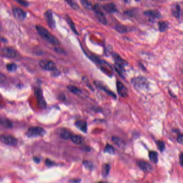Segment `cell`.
I'll return each instance as SVG.
<instances>
[{"instance_id": "obj_43", "label": "cell", "mask_w": 183, "mask_h": 183, "mask_svg": "<svg viewBox=\"0 0 183 183\" xmlns=\"http://www.w3.org/2000/svg\"><path fill=\"white\" fill-rule=\"evenodd\" d=\"M105 183V182H99V183Z\"/></svg>"}, {"instance_id": "obj_1", "label": "cell", "mask_w": 183, "mask_h": 183, "mask_svg": "<svg viewBox=\"0 0 183 183\" xmlns=\"http://www.w3.org/2000/svg\"><path fill=\"white\" fill-rule=\"evenodd\" d=\"M38 33L41 35V37L46 40L48 42L52 44V45H58L60 44V42L58 41L56 37H54L53 35L51 34L47 30V29H45L43 26L40 25H37L36 26Z\"/></svg>"}, {"instance_id": "obj_44", "label": "cell", "mask_w": 183, "mask_h": 183, "mask_svg": "<svg viewBox=\"0 0 183 183\" xmlns=\"http://www.w3.org/2000/svg\"><path fill=\"white\" fill-rule=\"evenodd\" d=\"M101 1H105V0H101Z\"/></svg>"}, {"instance_id": "obj_39", "label": "cell", "mask_w": 183, "mask_h": 183, "mask_svg": "<svg viewBox=\"0 0 183 183\" xmlns=\"http://www.w3.org/2000/svg\"><path fill=\"white\" fill-rule=\"evenodd\" d=\"M46 165H52L53 164V163L52 161H50L49 160H46Z\"/></svg>"}, {"instance_id": "obj_36", "label": "cell", "mask_w": 183, "mask_h": 183, "mask_svg": "<svg viewBox=\"0 0 183 183\" xmlns=\"http://www.w3.org/2000/svg\"><path fill=\"white\" fill-rule=\"evenodd\" d=\"M177 141L179 144L183 145V134H180L178 135L177 137Z\"/></svg>"}, {"instance_id": "obj_31", "label": "cell", "mask_w": 183, "mask_h": 183, "mask_svg": "<svg viewBox=\"0 0 183 183\" xmlns=\"http://www.w3.org/2000/svg\"><path fill=\"white\" fill-rule=\"evenodd\" d=\"M112 140L114 142V144H116L117 146L119 147L123 146L124 145V143L122 140L116 137H114L112 138Z\"/></svg>"}, {"instance_id": "obj_28", "label": "cell", "mask_w": 183, "mask_h": 183, "mask_svg": "<svg viewBox=\"0 0 183 183\" xmlns=\"http://www.w3.org/2000/svg\"><path fill=\"white\" fill-rule=\"evenodd\" d=\"M115 30L119 33L121 34L125 33L127 32V29L125 26H124L123 25H117L115 27Z\"/></svg>"}, {"instance_id": "obj_27", "label": "cell", "mask_w": 183, "mask_h": 183, "mask_svg": "<svg viewBox=\"0 0 183 183\" xmlns=\"http://www.w3.org/2000/svg\"><path fill=\"white\" fill-rule=\"evenodd\" d=\"M110 171V166L109 165L107 164H105L103 165L102 169V174L103 177H107Z\"/></svg>"}, {"instance_id": "obj_26", "label": "cell", "mask_w": 183, "mask_h": 183, "mask_svg": "<svg viewBox=\"0 0 183 183\" xmlns=\"http://www.w3.org/2000/svg\"><path fill=\"white\" fill-rule=\"evenodd\" d=\"M68 89L73 94H79L81 93V90L76 86L73 85H69L68 86Z\"/></svg>"}, {"instance_id": "obj_41", "label": "cell", "mask_w": 183, "mask_h": 183, "mask_svg": "<svg viewBox=\"0 0 183 183\" xmlns=\"http://www.w3.org/2000/svg\"><path fill=\"white\" fill-rule=\"evenodd\" d=\"M126 3H128L130 2V0H124Z\"/></svg>"}, {"instance_id": "obj_20", "label": "cell", "mask_w": 183, "mask_h": 183, "mask_svg": "<svg viewBox=\"0 0 183 183\" xmlns=\"http://www.w3.org/2000/svg\"><path fill=\"white\" fill-rule=\"evenodd\" d=\"M149 157L150 161L154 163V164H156L159 159H158V154H157V153L155 151H151L149 153Z\"/></svg>"}, {"instance_id": "obj_12", "label": "cell", "mask_w": 183, "mask_h": 183, "mask_svg": "<svg viewBox=\"0 0 183 183\" xmlns=\"http://www.w3.org/2000/svg\"><path fill=\"white\" fill-rule=\"evenodd\" d=\"M45 16H46V18L47 20V23L48 24V25L49 26L50 28H54L56 26V23H55V20L53 17L52 15V11L51 10L47 11L45 13Z\"/></svg>"}, {"instance_id": "obj_9", "label": "cell", "mask_w": 183, "mask_h": 183, "mask_svg": "<svg viewBox=\"0 0 183 183\" xmlns=\"http://www.w3.org/2000/svg\"><path fill=\"white\" fill-rule=\"evenodd\" d=\"M35 93L37 95L38 103L40 108L42 109H45L46 108V102L45 101V99L43 97L42 91L39 88H37L35 89Z\"/></svg>"}, {"instance_id": "obj_14", "label": "cell", "mask_w": 183, "mask_h": 183, "mask_svg": "<svg viewBox=\"0 0 183 183\" xmlns=\"http://www.w3.org/2000/svg\"><path fill=\"white\" fill-rule=\"evenodd\" d=\"M144 15L152 20L158 19L160 17V13L155 10L146 11L144 12Z\"/></svg>"}, {"instance_id": "obj_45", "label": "cell", "mask_w": 183, "mask_h": 183, "mask_svg": "<svg viewBox=\"0 0 183 183\" xmlns=\"http://www.w3.org/2000/svg\"><path fill=\"white\" fill-rule=\"evenodd\" d=\"M0 28H1V26H0Z\"/></svg>"}, {"instance_id": "obj_4", "label": "cell", "mask_w": 183, "mask_h": 183, "mask_svg": "<svg viewBox=\"0 0 183 183\" xmlns=\"http://www.w3.org/2000/svg\"><path fill=\"white\" fill-rule=\"evenodd\" d=\"M0 54L5 58H15L18 56V53L14 48L11 47H4L1 50Z\"/></svg>"}, {"instance_id": "obj_5", "label": "cell", "mask_w": 183, "mask_h": 183, "mask_svg": "<svg viewBox=\"0 0 183 183\" xmlns=\"http://www.w3.org/2000/svg\"><path fill=\"white\" fill-rule=\"evenodd\" d=\"M39 66L42 69L47 71H55L56 66L55 63L51 61L44 60L40 61Z\"/></svg>"}, {"instance_id": "obj_16", "label": "cell", "mask_w": 183, "mask_h": 183, "mask_svg": "<svg viewBox=\"0 0 183 183\" xmlns=\"http://www.w3.org/2000/svg\"><path fill=\"white\" fill-rule=\"evenodd\" d=\"M138 165L139 167L142 170L147 173H149L152 171L153 170L152 165L147 162L145 161H139L138 162Z\"/></svg>"}, {"instance_id": "obj_40", "label": "cell", "mask_w": 183, "mask_h": 183, "mask_svg": "<svg viewBox=\"0 0 183 183\" xmlns=\"http://www.w3.org/2000/svg\"><path fill=\"white\" fill-rule=\"evenodd\" d=\"M34 161H35V162H39L40 161V159L39 158H38V157H34Z\"/></svg>"}, {"instance_id": "obj_17", "label": "cell", "mask_w": 183, "mask_h": 183, "mask_svg": "<svg viewBox=\"0 0 183 183\" xmlns=\"http://www.w3.org/2000/svg\"><path fill=\"white\" fill-rule=\"evenodd\" d=\"M103 9L108 13H114L117 11L116 5L114 3H107L103 6Z\"/></svg>"}, {"instance_id": "obj_11", "label": "cell", "mask_w": 183, "mask_h": 183, "mask_svg": "<svg viewBox=\"0 0 183 183\" xmlns=\"http://www.w3.org/2000/svg\"><path fill=\"white\" fill-rule=\"evenodd\" d=\"M58 134L61 138L64 140L70 139L72 134L70 130L66 128H60L58 129Z\"/></svg>"}, {"instance_id": "obj_42", "label": "cell", "mask_w": 183, "mask_h": 183, "mask_svg": "<svg viewBox=\"0 0 183 183\" xmlns=\"http://www.w3.org/2000/svg\"><path fill=\"white\" fill-rule=\"evenodd\" d=\"M135 1H140L141 0H135Z\"/></svg>"}, {"instance_id": "obj_15", "label": "cell", "mask_w": 183, "mask_h": 183, "mask_svg": "<svg viewBox=\"0 0 183 183\" xmlns=\"http://www.w3.org/2000/svg\"><path fill=\"white\" fill-rule=\"evenodd\" d=\"M75 125L77 128L84 133L87 132V124L86 122L83 120H78L75 122Z\"/></svg>"}, {"instance_id": "obj_33", "label": "cell", "mask_w": 183, "mask_h": 183, "mask_svg": "<svg viewBox=\"0 0 183 183\" xmlns=\"http://www.w3.org/2000/svg\"><path fill=\"white\" fill-rule=\"evenodd\" d=\"M157 145L158 148H159V150H160L161 152H162V151H164V149H165V142H164L163 141H157Z\"/></svg>"}, {"instance_id": "obj_6", "label": "cell", "mask_w": 183, "mask_h": 183, "mask_svg": "<svg viewBox=\"0 0 183 183\" xmlns=\"http://www.w3.org/2000/svg\"><path fill=\"white\" fill-rule=\"evenodd\" d=\"M93 11H94V12L96 13L97 18L98 19L100 22H101V23L104 25L107 24V20L103 13H102L99 5L96 4V5H94Z\"/></svg>"}, {"instance_id": "obj_38", "label": "cell", "mask_w": 183, "mask_h": 183, "mask_svg": "<svg viewBox=\"0 0 183 183\" xmlns=\"http://www.w3.org/2000/svg\"><path fill=\"white\" fill-rule=\"evenodd\" d=\"M179 163L183 167V153H181L179 155Z\"/></svg>"}, {"instance_id": "obj_23", "label": "cell", "mask_w": 183, "mask_h": 183, "mask_svg": "<svg viewBox=\"0 0 183 183\" xmlns=\"http://www.w3.org/2000/svg\"><path fill=\"white\" fill-rule=\"evenodd\" d=\"M114 68H115L116 71L117 72V73L120 75L121 76H123V72H124V71L123 64L116 62L115 64V66H114Z\"/></svg>"}, {"instance_id": "obj_18", "label": "cell", "mask_w": 183, "mask_h": 183, "mask_svg": "<svg viewBox=\"0 0 183 183\" xmlns=\"http://www.w3.org/2000/svg\"><path fill=\"white\" fill-rule=\"evenodd\" d=\"M81 5L85 9L89 10H93L94 5L89 0H80Z\"/></svg>"}, {"instance_id": "obj_3", "label": "cell", "mask_w": 183, "mask_h": 183, "mask_svg": "<svg viewBox=\"0 0 183 183\" xmlns=\"http://www.w3.org/2000/svg\"><path fill=\"white\" fill-rule=\"evenodd\" d=\"M45 130L41 127L34 126L28 129L26 135L29 137H38L44 136L45 135Z\"/></svg>"}, {"instance_id": "obj_19", "label": "cell", "mask_w": 183, "mask_h": 183, "mask_svg": "<svg viewBox=\"0 0 183 183\" xmlns=\"http://www.w3.org/2000/svg\"><path fill=\"white\" fill-rule=\"evenodd\" d=\"M66 21H67V23H68L69 26L70 27L71 29L72 30V31L73 32V33H75V34H78V32L77 31V29H76V27H75V25L73 23L72 20L71 19L70 17L68 15H66Z\"/></svg>"}, {"instance_id": "obj_37", "label": "cell", "mask_w": 183, "mask_h": 183, "mask_svg": "<svg viewBox=\"0 0 183 183\" xmlns=\"http://www.w3.org/2000/svg\"><path fill=\"white\" fill-rule=\"evenodd\" d=\"M6 79H7L6 76L2 73H0V83L4 82L6 80Z\"/></svg>"}, {"instance_id": "obj_22", "label": "cell", "mask_w": 183, "mask_h": 183, "mask_svg": "<svg viewBox=\"0 0 183 183\" xmlns=\"http://www.w3.org/2000/svg\"><path fill=\"white\" fill-rule=\"evenodd\" d=\"M71 140L73 142L74 144L77 145H80L83 142V139L78 135H73L71 137Z\"/></svg>"}, {"instance_id": "obj_7", "label": "cell", "mask_w": 183, "mask_h": 183, "mask_svg": "<svg viewBox=\"0 0 183 183\" xmlns=\"http://www.w3.org/2000/svg\"><path fill=\"white\" fill-rule=\"evenodd\" d=\"M0 139L3 143L9 146H15L17 144V139L12 136L3 135Z\"/></svg>"}, {"instance_id": "obj_32", "label": "cell", "mask_w": 183, "mask_h": 183, "mask_svg": "<svg viewBox=\"0 0 183 183\" xmlns=\"http://www.w3.org/2000/svg\"><path fill=\"white\" fill-rule=\"evenodd\" d=\"M17 68V66L14 63H10V64H7V70L10 72H13V71H16Z\"/></svg>"}, {"instance_id": "obj_29", "label": "cell", "mask_w": 183, "mask_h": 183, "mask_svg": "<svg viewBox=\"0 0 183 183\" xmlns=\"http://www.w3.org/2000/svg\"><path fill=\"white\" fill-rule=\"evenodd\" d=\"M104 151L105 153H107L110 154H114L115 153V149L114 147L109 144H108L106 146Z\"/></svg>"}, {"instance_id": "obj_10", "label": "cell", "mask_w": 183, "mask_h": 183, "mask_svg": "<svg viewBox=\"0 0 183 183\" xmlns=\"http://www.w3.org/2000/svg\"><path fill=\"white\" fill-rule=\"evenodd\" d=\"M13 16L18 20L22 21L25 18L26 16V12L20 8H14L13 10Z\"/></svg>"}, {"instance_id": "obj_34", "label": "cell", "mask_w": 183, "mask_h": 183, "mask_svg": "<svg viewBox=\"0 0 183 183\" xmlns=\"http://www.w3.org/2000/svg\"><path fill=\"white\" fill-rule=\"evenodd\" d=\"M83 164L85 166V167L87 169H89V170H91L93 168V164L91 162H89V161H84L83 162Z\"/></svg>"}, {"instance_id": "obj_2", "label": "cell", "mask_w": 183, "mask_h": 183, "mask_svg": "<svg viewBox=\"0 0 183 183\" xmlns=\"http://www.w3.org/2000/svg\"><path fill=\"white\" fill-rule=\"evenodd\" d=\"M131 83L138 91H144L149 87V82L144 77H137L132 79Z\"/></svg>"}, {"instance_id": "obj_8", "label": "cell", "mask_w": 183, "mask_h": 183, "mask_svg": "<svg viewBox=\"0 0 183 183\" xmlns=\"http://www.w3.org/2000/svg\"><path fill=\"white\" fill-rule=\"evenodd\" d=\"M116 87L118 94L122 97H126L128 95V90L125 86L120 81H117Z\"/></svg>"}, {"instance_id": "obj_30", "label": "cell", "mask_w": 183, "mask_h": 183, "mask_svg": "<svg viewBox=\"0 0 183 183\" xmlns=\"http://www.w3.org/2000/svg\"><path fill=\"white\" fill-rule=\"evenodd\" d=\"M65 1L73 9L75 10L78 9V5L75 2H74L73 0H65Z\"/></svg>"}, {"instance_id": "obj_13", "label": "cell", "mask_w": 183, "mask_h": 183, "mask_svg": "<svg viewBox=\"0 0 183 183\" xmlns=\"http://www.w3.org/2000/svg\"><path fill=\"white\" fill-rule=\"evenodd\" d=\"M94 85L96 86L99 88L100 89H101L102 91L105 92L106 93H107L109 95H110L111 97H114V98H116V94L113 93V92L111 91L110 89H108L107 88V87L105 86V85L103 84H102L101 82L100 81H94Z\"/></svg>"}, {"instance_id": "obj_25", "label": "cell", "mask_w": 183, "mask_h": 183, "mask_svg": "<svg viewBox=\"0 0 183 183\" xmlns=\"http://www.w3.org/2000/svg\"><path fill=\"white\" fill-rule=\"evenodd\" d=\"M169 27V23L167 21H160L159 23V29L160 32H164L167 30Z\"/></svg>"}, {"instance_id": "obj_35", "label": "cell", "mask_w": 183, "mask_h": 183, "mask_svg": "<svg viewBox=\"0 0 183 183\" xmlns=\"http://www.w3.org/2000/svg\"><path fill=\"white\" fill-rule=\"evenodd\" d=\"M16 1L17 2H18L20 4L24 7H27L29 5V2L25 0H16Z\"/></svg>"}, {"instance_id": "obj_21", "label": "cell", "mask_w": 183, "mask_h": 183, "mask_svg": "<svg viewBox=\"0 0 183 183\" xmlns=\"http://www.w3.org/2000/svg\"><path fill=\"white\" fill-rule=\"evenodd\" d=\"M171 12H172L173 16H174L175 17L179 18V16H180V13H181L180 6L178 4H175V6L172 8Z\"/></svg>"}, {"instance_id": "obj_24", "label": "cell", "mask_w": 183, "mask_h": 183, "mask_svg": "<svg viewBox=\"0 0 183 183\" xmlns=\"http://www.w3.org/2000/svg\"><path fill=\"white\" fill-rule=\"evenodd\" d=\"M0 123L2 125L7 128H13V123L10 120L7 118H2L0 120Z\"/></svg>"}]
</instances>
